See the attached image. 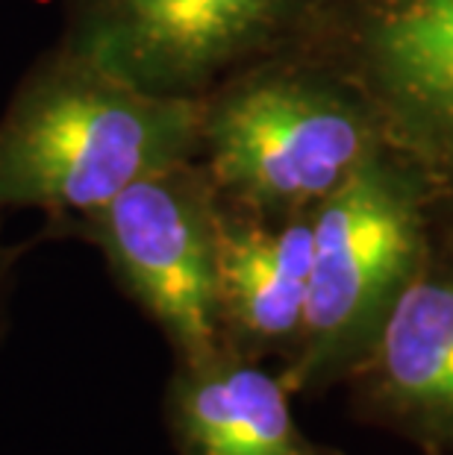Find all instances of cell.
Returning a JSON list of instances; mask_svg holds the SVG:
<instances>
[{"label": "cell", "instance_id": "obj_1", "mask_svg": "<svg viewBox=\"0 0 453 455\" xmlns=\"http://www.w3.org/2000/svg\"><path fill=\"white\" fill-rule=\"evenodd\" d=\"M206 100L144 92L62 47L0 115V209L80 215L189 162Z\"/></svg>", "mask_w": 453, "mask_h": 455}, {"label": "cell", "instance_id": "obj_2", "mask_svg": "<svg viewBox=\"0 0 453 455\" xmlns=\"http://www.w3.org/2000/svg\"><path fill=\"white\" fill-rule=\"evenodd\" d=\"M424 256L416 197L374 156L315 203L303 326L279 373L288 391L348 379Z\"/></svg>", "mask_w": 453, "mask_h": 455}, {"label": "cell", "instance_id": "obj_3", "mask_svg": "<svg viewBox=\"0 0 453 455\" xmlns=\"http://www.w3.org/2000/svg\"><path fill=\"white\" fill-rule=\"evenodd\" d=\"M200 144L218 188L265 215L312 209L371 159L353 103L292 74L250 76L206 103Z\"/></svg>", "mask_w": 453, "mask_h": 455}, {"label": "cell", "instance_id": "obj_4", "mask_svg": "<svg viewBox=\"0 0 453 455\" xmlns=\"http://www.w3.org/2000/svg\"><path fill=\"white\" fill-rule=\"evenodd\" d=\"M115 279L162 329L177 362L224 350L215 303V203L189 162L142 177L83 218Z\"/></svg>", "mask_w": 453, "mask_h": 455}, {"label": "cell", "instance_id": "obj_5", "mask_svg": "<svg viewBox=\"0 0 453 455\" xmlns=\"http://www.w3.org/2000/svg\"><path fill=\"white\" fill-rule=\"evenodd\" d=\"M297 0H83L65 47L157 94H191L268 42Z\"/></svg>", "mask_w": 453, "mask_h": 455}, {"label": "cell", "instance_id": "obj_6", "mask_svg": "<svg viewBox=\"0 0 453 455\" xmlns=\"http://www.w3.org/2000/svg\"><path fill=\"white\" fill-rule=\"evenodd\" d=\"M348 379L362 423L453 455V259L424 256Z\"/></svg>", "mask_w": 453, "mask_h": 455}, {"label": "cell", "instance_id": "obj_7", "mask_svg": "<svg viewBox=\"0 0 453 455\" xmlns=\"http://www.w3.org/2000/svg\"><path fill=\"white\" fill-rule=\"evenodd\" d=\"M312 261V209L292 215L215 209L221 341L245 358L295 350Z\"/></svg>", "mask_w": 453, "mask_h": 455}, {"label": "cell", "instance_id": "obj_8", "mask_svg": "<svg viewBox=\"0 0 453 455\" xmlns=\"http://www.w3.org/2000/svg\"><path fill=\"white\" fill-rule=\"evenodd\" d=\"M166 426L177 455H342L301 429L283 376L227 347L177 362Z\"/></svg>", "mask_w": 453, "mask_h": 455}, {"label": "cell", "instance_id": "obj_9", "mask_svg": "<svg viewBox=\"0 0 453 455\" xmlns=\"http://www.w3.org/2000/svg\"><path fill=\"white\" fill-rule=\"evenodd\" d=\"M362 62L394 127L453 171V0H371Z\"/></svg>", "mask_w": 453, "mask_h": 455}, {"label": "cell", "instance_id": "obj_10", "mask_svg": "<svg viewBox=\"0 0 453 455\" xmlns=\"http://www.w3.org/2000/svg\"><path fill=\"white\" fill-rule=\"evenodd\" d=\"M6 279H9V256L4 244H0V306H4V291H6Z\"/></svg>", "mask_w": 453, "mask_h": 455}]
</instances>
